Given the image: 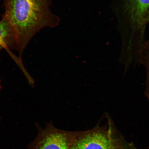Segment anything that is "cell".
Returning <instances> with one entry per match:
<instances>
[{"instance_id":"1","label":"cell","mask_w":149,"mask_h":149,"mask_svg":"<svg viewBox=\"0 0 149 149\" xmlns=\"http://www.w3.org/2000/svg\"><path fill=\"white\" fill-rule=\"evenodd\" d=\"M3 15L15 33L16 50L23 52L40 30L58 25L59 19L51 12V0H3Z\"/></svg>"},{"instance_id":"2","label":"cell","mask_w":149,"mask_h":149,"mask_svg":"<svg viewBox=\"0 0 149 149\" xmlns=\"http://www.w3.org/2000/svg\"><path fill=\"white\" fill-rule=\"evenodd\" d=\"M111 7L123 45L140 49L146 42L149 0H113Z\"/></svg>"},{"instance_id":"3","label":"cell","mask_w":149,"mask_h":149,"mask_svg":"<svg viewBox=\"0 0 149 149\" xmlns=\"http://www.w3.org/2000/svg\"><path fill=\"white\" fill-rule=\"evenodd\" d=\"M38 133L28 149H69L78 136L84 131L72 132L58 129L52 123L44 128L37 126Z\"/></svg>"},{"instance_id":"4","label":"cell","mask_w":149,"mask_h":149,"mask_svg":"<svg viewBox=\"0 0 149 149\" xmlns=\"http://www.w3.org/2000/svg\"><path fill=\"white\" fill-rule=\"evenodd\" d=\"M113 141L110 130L96 126L78 136L69 149H111Z\"/></svg>"},{"instance_id":"5","label":"cell","mask_w":149,"mask_h":149,"mask_svg":"<svg viewBox=\"0 0 149 149\" xmlns=\"http://www.w3.org/2000/svg\"><path fill=\"white\" fill-rule=\"evenodd\" d=\"M16 38L12 26L3 15L0 21V51L3 48H12L16 49Z\"/></svg>"},{"instance_id":"6","label":"cell","mask_w":149,"mask_h":149,"mask_svg":"<svg viewBox=\"0 0 149 149\" xmlns=\"http://www.w3.org/2000/svg\"><path fill=\"white\" fill-rule=\"evenodd\" d=\"M141 64L146 70V79L145 94L149 102V40L145 43L139 51Z\"/></svg>"},{"instance_id":"7","label":"cell","mask_w":149,"mask_h":149,"mask_svg":"<svg viewBox=\"0 0 149 149\" xmlns=\"http://www.w3.org/2000/svg\"><path fill=\"white\" fill-rule=\"evenodd\" d=\"M111 149H118L117 148L116 145H115V142H113L112 146Z\"/></svg>"},{"instance_id":"8","label":"cell","mask_w":149,"mask_h":149,"mask_svg":"<svg viewBox=\"0 0 149 149\" xmlns=\"http://www.w3.org/2000/svg\"><path fill=\"white\" fill-rule=\"evenodd\" d=\"M148 23H149V12L148 15Z\"/></svg>"},{"instance_id":"9","label":"cell","mask_w":149,"mask_h":149,"mask_svg":"<svg viewBox=\"0 0 149 149\" xmlns=\"http://www.w3.org/2000/svg\"><path fill=\"white\" fill-rule=\"evenodd\" d=\"M1 80H0V89H1Z\"/></svg>"}]
</instances>
